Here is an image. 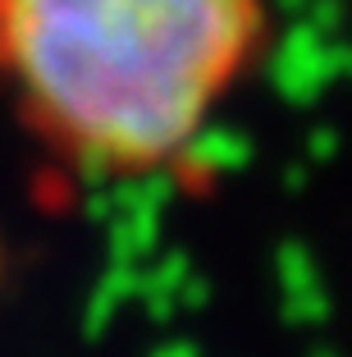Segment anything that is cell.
Segmentation results:
<instances>
[{"label":"cell","mask_w":352,"mask_h":357,"mask_svg":"<svg viewBox=\"0 0 352 357\" xmlns=\"http://www.w3.org/2000/svg\"><path fill=\"white\" fill-rule=\"evenodd\" d=\"M266 32V0H0V78L73 165L183 156Z\"/></svg>","instance_id":"obj_1"}]
</instances>
